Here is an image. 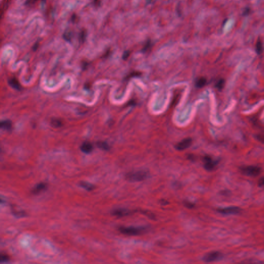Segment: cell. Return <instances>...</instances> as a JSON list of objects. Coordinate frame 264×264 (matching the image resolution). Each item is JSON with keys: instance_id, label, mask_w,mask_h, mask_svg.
Masks as SVG:
<instances>
[{"instance_id": "1", "label": "cell", "mask_w": 264, "mask_h": 264, "mask_svg": "<svg viewBox=\"0 0 264 264\" xmlns=\"http://www.w3.org/2000/svg\"><path fill=\"white\" fill-rule=\"evenodd\" d=\"M150 176V172L146 170H140L128 172L125 174V179L131 182H141Z\"/></svg>"}, {"instance_id": "2", "label": "cell", "mask_w": 264, "mask_h": 264, "mask_svg": "<svg viewBox=\"0 0 264 264\" xmlns=\"http://www.w3.org/2000/svg\"><path fill=\"white\" fill-rule=\"evenodd\" d=\"M119 231L121 233L127 236H137L147 231V229L144 227H121L119 228Z\"/></svg>"}, {"instance_id": "3", "label": "cell", "mask_w": 264, "mask_h": 264, "mask_svg": "<svg viewBox=\"0 0 264 264\" xmlns=\"http://www.w3.org/2000/svg\"><path fill=\"white\" fill-rule=\"evenodd\" d=\"M240 172L247 176H257L260 174L262 169L258 166H242L240 168Z\"/></svg>"}, {"instance_id": "4", "label": "cell", "mask_w": 264, "mask_h": 264, "mask_svg": "<svg viewBox=\"0 0 264 264\" xmlns=\"http://www.w3.org/2000/svg\"><path fill=\"white\" fill-rule=\"evenodd\" d=\"M223 258V254L219 251H213L206 254L203 258L205 262L210 263L220 260Z\"/></svg>"}, {"instance_id": "5", "label": "cell", "mask_w": 264, "mask_h": 264, "mask_svg": "<svg viewBox=\"0 0 264 264\" xmlns=\"http://www.w3.org/2000/svg\"><path fill=\"white\" fill-rule=\"evenodd\" d=\"M217 211L220 214L223 215H235L240 213L241 209L238 207H227L225 208H219L217 209Z\"/></svg>"}, {"instance_id": "6", "label": "cell", "mask_w": 264, "mask_h": 264, "mask_svg": "<svg viewBox=\"0 0 264 264\" xmlns=\"http://www.w3.org/2000/svg\"><path fill=\"white\" fill-rule=\"evenodd\" d=\"M204 167L205 170L209 171L214 170L218 163V162L217 160H214L210 156H205L204 158Z\"/></svg>"}, {"instance_id": "7", "label": "cell", "mask_w": 264, "mask_h": 264, "mask_svg": "<svg viewBox=\"0 0 264 264\" xmlns=\"http://www.w3.org/2000/svg\"><path fill=\"white\" fill-rule=\"evenodd\" d=\"M132 211L129 209H114L111 211V214L118 217H123L127 216L131 214Z\"/></svg>"}, {"instance_id": "8", "label": "cell", "mask_w": 264, "mask_h": 264, "mask_svg": "<svg viewBox=\"0 0 264 264\" xmlns=\"http://www.w3.org/2000/svg\"><path fill=\"white\" fill-rule=\"evenodd\" d=\"M191 143H192V139L191 138L183 139L182 141H181L176 145V148L179 151H182L189 147Z\"/></svg>"}, {"instance_id": "9", "label": "cell", "mask_w": 264, "mask_h": 264, "mask_svg": "<svg viewBox=\"0 0 264 264\" xmlns=\"http://www.w3.org/2000/svg\"><path fill=\"white\" fill-rule=\"evenodd\" d=\"M47 188V185L46 183H39V184L36 185L33 188L32 191V192L34 195H37L39 193L42 192L43 191H45Z\"/></svg>"}, {"instance_id": "10", "label": "cell", "mask_w": 264, "mask_h": 264, "mask_svg": "<svg viewBox=\"0 0 264 264\" xmlns=\"http://www.w3.org/2000/svg\"><path fill=\"white\" fill-rule=\"evenodd\" d=\"M93 145L89 142H85L81 146V150L85 153L89 154L91 153L93 150Z\"/></svg>"}, {"instance_id": "11", "label": "cell", "mask_w": 264, "mask_h": 264, "mask_svg": "<svg viewBox=\"0 0 264 264\" xmlns=\"http://www.w3.org/2000/svg\"><path fill=\"white\" fill-rule=\"evenodd\" d=\"M8 83L10 86L12 87V88H14L17 90H20V84L16 78H12L11 79L9 80Z\"/></svg>"}, {"instance_id": "12", "label": "cell", "mask_w": 264, "mask_h": 264, "mask_svg": "<svg viewBox=\"0 0 264 264\" xmlns=\"http://www.w3.org/2000/svg\"><path fill=\"white\" fill-rule=\"evenodd\" d=\"M79 186L83 188L86 189V191H91L94 189V185L90 184L89 183L86 182L82 181L79 183Z\"/></svg>"}, {"instance_id": "13", "label": "cell", "mask_w": 264, "mask_h": 264, "mask_svg": "<svg viewBox=\"0 0 264 264\" xmlns=\"http://www.w3.org/2000/svg\"><path fill=\"white\" fill-rule=\"evenodd\" d=\"M0 127L1 129H3L6 130H10L12 127V123L10 120H8L2 121L0 124Z\"/></svg>"}, {"instance_id": "14", "label": "cell", "mask_w": 264, "mask_h": 264, "mask_svg": "<svg viewBox=\"0 0 264 264\" xmlns=\"http://www.w3.org/2000/svg\"><path fill=\"white\" fill-rule=\"evenodd\" d=\"M97 146H98V147L100 148L101 149L106 150V151H107V150H109V145L106 142H103V141H99V142H98L97 143Z\"/></svg>"}, {"instance_id": "15", "label": "cell", "mask_w": 264, "mask_h": 264, "mask_svg": "<svg viewBox=\"0 0 264 264\" xmlns=\"http://www.w3.org/2000/svg\"><path fill=\"white\" fill-rule=\"evenodd\" d=\"M206 83V80L204 78H201L197 80L196 82V86L198 88H202Z\"/></svg>"}, {"instance_id": "16", "label": "cell", "mask_w": 264, "mask_h": 264, "mask_svg": "<svg viewBox=\"0 0 264 264\" xmlns=\"http://www.w3.org/2000/svg\"><path fill=\"white\" fill-rule=\"evenodd\" d=\"M86 36H87V32L85 29H82L79 35V41L80 42L83 43L86 40Z\"/></svg>"}, {"instance_id": "17", "label": "cell", "mask_w": 264, "mask_h": 264, "mask_svg": "<svg viewBox=\"0 0 264 264\" xmlns=\"http://www.w3.org/2000/svg\"><path fill=\"white\" fill-rule=\"evenodd\" d=\"M72 37V33L70 31H67L63 34L64 39L67 41H70Z\"/></svg>"}, {"instance_id": "18", "label": "cell", "mask_w": 264, "mask_h": 264, "mask_svg": "<svg viewBox=\"0 0 264 264\" xmlns=\"http://www.w3.org/2000/svg\"><path fill=\"white\" fill-rule=\"evenodd\" d=\"M51 125L53 127H60L62 125V121H60V120H58V119H53L51 121Z\"/></svg>"}, {"instance_id": "19", "label": "cell", "mask_w": 264, "mask_h": 264, "mask_svg": "<svg viewBox=\"0 0 264 264\" xmlns=\"http://www.w3.org/2000/svg\"><path fill=\"white\" fill-rule=\"evenodd\" d=\"M1 262H6L9 260V258L7 255L5 254H1Z\"/></svg>"}, {"instance_id": "20", "label": "cell", "mask_w": 264, "mask_h": 264, "mask_svg": "<svg viewBox=\"0 0 264 264\" xmlns=\"http://www.w3.org/2000/svg\"><path fill=\"white\" fill-rule=\"evenodd\" d=\"M224 84V80H222H222H220L218 82L217 84H216V87H217L218 89H221L223 88Z\"/></svg>"}, {"instance_id": "21", "label": "cell", "mask_w": 264, "mask_h": 264, "mask_svg": "<svg viewBox=\"0 0 264 264\" xmlns=\"http://www.w3.org/2000/svg\"><path fill=\"white\" fill-rule=\"evenodd\" d=\"M184 204L185 206L186 207L188 208V209H193V208H194V207H195V204H193V203L188 202V201L184 202Z\"/></svg>"}, {"instance_id": "22", "label": "cell", "mask_w": 264, "mask_h": 264, "mask_svg": "<svg viewBox=\"0 0 264 264\" xmlns=\"http://www.w3.org/2000/svg\"><path fill=\"white\" fill-rule=\"evenodd\" d=\"M140 74H141V73H140V72H133V73L131 74H129V76H129L128 78H130L134 77V76H140Z\"/></svg>"}, {"instance_id": "23", "label": "cell", "mask_w": 264, "mask_h": 264, "mask_svg": "<svg viewBox=\"0 0 264 264\" xmlns=\"http://www.w3.org/2000/svg\"><path fill=\"white\" fill-rule=\"evenodd\" d=\"M258 186L260 187H264V177L260 178L258 182Z\"/></svg>"}, {"instance_id": "24", "label": "cell", "mask_w": 264, "mask_h": 264, "mask_svg": "<svg viewBox=\"0 0 264 264\" xmlns=\"http://www.w3.org/2000/svg\"><path fill=\"white\" fill-rule=\"evenodd\" d=\"M38 0H27V1L25 3V4L26 5H31V4H34L35 2L37 1Z\"/></svg>"}, {"instance_id": "25", "label": "cell", "mask_w": 264, "mask_h": 264, "mask_svg": "<svg viewBox=\"0 0 264 264\" xmlns=\"http://www.w3.org/2000/svg\"><path fill=\"white\" fill-rule=\"evenodd\" d=\"M261 51H262V45H260V43H259L257 45V52L260 53Z\"/></svg>"}, {"instance_id": "26", "label": "cell", "mask_w": 264, "mask_h": 264, "mask_svg": "<svg viewBox=\"0 0 264 264\" xmlns=\"http://www.w3.org/2000/svg\"><path fill=\"white\" fill-rule=\"evenodd\" d=\"M76 19H77V16H76V14H73L72 16L71 17V21L72 22L75 23L76 22Z\"/></svg>"}, {"instance_id": "27", "label": "cell", "mask_w": 264, "mask_h": 264, "mask_svg": "<svg viewBox=\"0 0 264 264\" xmlns=\"http://www.w3.org/2000/svg\"><path fill=\"white\" fill-rule=\"evenodd\" d=\"M39 47V42H37L36 43H35L34 45H33V50L35 51H36V50H37L38 49V47Z\"/></svg>"}, {"instance_id": "28", "label": "cell", "mask_w": 264, "mask_h": 264, "mask_svg": "<svg viewBox=\"0 0 264 264\" xmlns=\"http://www.w3.org/2000/svg\"><path fill=\"white\" fill-rule=\"evenodd\" d=\"M160 203H161L162 205H165L168 204V203H169L167 201L165 200H162L160 201Z\"/></svg>"}, {"instance_id": "29", "label": "cell", "mask_w": 264, "mask_h": 264, "mask_svg": "<svg viewBox=\"0 0 264 264\" xmlns=\"http://www.w3.org/2000/svg\"><path fill=\"white\" fill-rule=\"evenodd\" d=\"M100 0H94V4L95 6H97L100 4Z\"/></svg>"}, {"instance_id": "30", "label": "cell", "mask_w": 264, "mask_h": 264, "mask_svg": "<svg viewBox=\"0 0 264 264\" xmlns=\"http://www.w3.org/2000/svg\"><path fill=\"white\" fill-rule=\"evenodd\" d=\"M45 1H46V0H41V2H43V3H45Z\"/></svg>"}]
</instances>
